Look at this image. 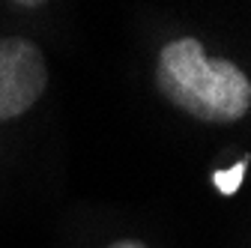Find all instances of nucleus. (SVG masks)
Here are the masks:
<instances>
[{
	"instance_id": "5",
	"label": "nucleus",
	"mask_w": 251,
	"mask_h": 248,
	"mask_svg": "<svg viewBox=\"0 0 251 248\" xmlns=\"http://www.w3.org/2000/svg\"><path fill=\"white\" fill-rule=\"evenodd\" d=\"M18 3H21V6H45L48 0H18Z\"/></svg>"
},
{
	"instance_id": "3",
	"label": "nucleus",
	"mask_w": 251,
	"mask_h": 248,
	"mask_svg": "<svg viewBox=\"0 0 251 248\" xmlns=\"http://www.w3.org/2000/svg\"><path fill=\"white\" fill-rule=\"evenodd\" d=\"M242 174H245V159L239 165H233L230 171H215L212 182H215V189L222 192V195H233L239 189V182H242Z\"/></svg>"
},
{
	"instance_id": "4",
	"label": "nucleus",
	"mask_w": 251,
	"mask_h": 248,
	"mask_svg": "<svg viewBox=\"0 0 251 248\" xmlns=\"http://www.w3.org/2000/svg\"><path fill=\"white\" fill-rule=\"evenodd\" d=\"M108 248H147V245L144 242H135V239H123V242H114Z\"/></svg>"
},
{
	"instance_id": "2",
	"label": "nucleus",
	"mask_w": 251,
	"mask_h": 248,
	"mask_svg": "<svg viewBox=\"0 0 251 248\" xmlns=\"http://www.w3.org/2000/svg\"><path fill=\"white\" fill-rule=\"evenodd\" d=\"M48 84L42 51L30 39H0V120L36 105Z\"/></svg>"
},
{
	"instance_id": "1",
	"label": "nucleus",
	"mask_w": 251,
	"mask_h": 248,
	"mask_svg": "<svg viewBox=\"0 0 251 248\" xmlns=\"http://www.w3.org/2000/svg\"><path fill=\"white\" fill-rule=\"evenodd\" d=\"M155 84L176 108L209 123H233L251 105V84L230 60L206 57L198 39H176L162 48Z\"/></svg>"
}]
</instances>
